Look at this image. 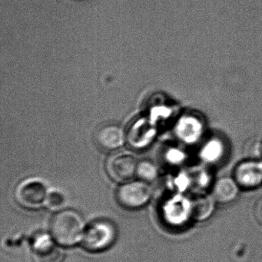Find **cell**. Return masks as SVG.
<instances>
[{
	"label": "cell",
	"instance_id": "cell-1",
	"mask_svg": "<svg viewBox=\"0 0 262 262\" xmlns=\"http://www.w3.org/2000/svg\"><path fill=\"white\" fill-rule=\"evenodd\" d=\"M85 222L74 210H62L56 213L50 223V233L61 246L70 247L82 242L85 234Z\"/></svg>",
	"mask_w": 262,
	"mask_h": 262
},
{
	"label": "cell",
	"instance_id": "cell-2",
	"mask_svg": "<svg viewBox=\"0 0 262 262\" xmlns=\"http://www.w3.org/2000/svg\"><path fill=\"white\" fill-rule=\"evenodd\" d=\"M116 236L114 224L106 219H99L86 227L82 245L90 251H103L114 243Z\"/></svg>",
	"mask_w": 262,
	"mask_h": 262
},
{
	"label": "cell",
	"instance_id": "cell-3",
	"mask_svg": "<svg viewBox=\"0 0 262 262\" xmlns=\"http://www.w3.org/2000/svg\"><path fill=\"white\" fill-rule=\"evenodd\" d=\"M48 186L40 178L32 177L22 181L15 190L18 203L29 209H37L46 205L48 196Z\"/></svg>",
	"mask_w": 262,
	"mask_h": 262
},
{
	"label": "cell",
	"instance_id": "cell-4",
	"mask_svg": "<svg viewBox=\"0 0 262 262\" xmlns=\"http://www.w3.org/2000/svg\"><path fill=\"white\" fill-rule=\"evenodd\" d=\"M152 194L151 186L143 181H133L118 188L116 198L122 206L130 209L141 208L148 203Z\"/></svg>",
	"mask_w": 262,
	"mask_h": 262
},
{
	"label": "cell",
	"instance_id": "cell-5",
	"mask_svg": "<svg viewBox=\"0 0 262 262\" xmlns=\"http://www.w3.org/2000/svg\"><path fill=\"white\" fill-rule=\"evenodd\" d=\"M137 167L136 159L126 153L112 155L105 164L108 176L118 182H127L131 179L137 171Z\"/></svg>",
	"mask_w": 262,
	"mask_h": 262
},
{
	"label": "cell",
	"instance_id": "cell-6",
	"mask_svg": "<svg viewBox=\"0 0 262 262\" xmlns=\"http://www.w3.org/2000/svg\"><path fill=\"white\" fill-rule=\"evenodd\" d=\"M52 236H38L33 242V249L37 262H62L65 252Z\"/></svg>",
	"mask_w": 262,
	"mask_h": 262
},
{
	"label": "cell",
	"instance_id": "cell-7",
	"mask_svg": "<svg viewBox=\"0 0 262 262\" xmlns=\"http://www.w3.org/2000/svg\"><path fill=\"white\" fill-rule=\"evenodd\" d=\"M234 180L243 188H252L262 183V162H246L237 165Z\"/></svg>",
	"mask_w": 262,
	"mask_h": 262
},
{
	"label": "cell",
	"instance_id": "cell-8",
	"mask_svg": "<svg viewBox=\"0 0 262 262\" xmlns=\"http://www.w3.org/2000/svg\"><path fill=\"white\" fill-rule=\"evenodd\" d=\"M98 144L104 149L113 150L122 146L125 142V134L120 127L107 125L96 135Z\"/></svg>",
	"mask_w": 262,
	"mask_h": 262
},
{
	"label": "cell",
	"instance_id": "cell-9",
	"mask_svg": "<svg viewBox=\"0 0 262 262\" xmlns=\"http://www.w3.org/2000/svg\"><path fill=\"white\" fill-rule=\"evenodd\" d=\"M166 208L168 219L174 224H181L188 217H191V205L190 200L177 196L171 199Z\"/></svg>",
	"mask_w": 262,
	"mask_h": 262
},
{
	"label": "cell",
	"instance_id": "cell-10",
	"mask_svg": "<svg viewBox=\"0 0 262 262\" xmlns=\"http://www.w3.org/2000/svg\"><path fill=\"white\" fill-rule=\"evenodd\" d=\"M237 185L235 180L229 178H222L214 184L211 196L214 200L222 203L231 202L235 199L238 192Z\"/></svg>",
	"mask_w": 262,
	"mask_h": 262
},
{
	"label": "cell",
	"instance_id": "cell-11",
	"mask_svg": "<svg viewBox=\"0 0 262 262\" xmlns=\"http://www.w3.org/2000/svg\"><path fill=\"white\" fill-rule=\"evenodd\" d=\"M203 126L199 119L194 117H185L178 125L177 133L179 138L187 143H193L202 136Z\"/></svg>",
	"mask_w": 262,
	"mask_h": 262
},
{
	"label": "cell",
	"instance_id": "cell-12",
	"mask_svg": "<svg viewBox=\"0 0 262 262\" xmlns=\"http://www.w3.org/2000/svg\"><path fill=\"white\" fill-rule=\"evenodd\" d=\"M212 196L205 194H199L190 200L191 217L198 221L205 220L211 215L214 209Z\"/></svg>",
	"mask_w": 262,
	"mask_h": 262
},
{
	"label": "cell",
	"instance_id": "cell-13",
	"mask_svg": "<svg viewBox=\"0 0 262 262\" xmlns=\"http://www.w3.org/2000/svg\"><path fill=\"white\" fill-rule=\"evenodd\" d=\"M223 147L219 141L211 140L202 148L201 156L207 162H214L222 155Z\"/></svg>",
	"mask_w": 262,
	"mask_h": 262
},
{
	"label": "cell",
	"instance_id": "cell-14",
	"mask_svg": "<svg viewBox=\"0 0 262 262\" xmlns=\"http://www.w3.org/2000/svg\"><path fill=\"white\" fill-rule=\"evenodd\" d=\"M67 203V198L62 191L54 190L49 192L46 205L52 210L62 208Z\"/></svg>",
	"mask_w": 262,
	"mask_h": 262
},
{
	"label": "cell",
	"instance_id": "cell-15",
	"mask_svg": "<svg viewBox=\"0 0 262 262\" xmlns=\"http://www.w3.org/2000/svg\"><path fill=\"white\" fill-rule=\"evenodd\" d=\"M136 173L144 180L152 181L157 177L158 171L151 162L144 161L138 165Z\"/></svg>",
	"mask_w": 262,
	"mask_h": 262
},
{
	"label": "cell",
	"instance_id": "cell-16",
	"mask_svg": "<svg viewBox=\"0 0 262 262\" xmlns=\"http://www.w3.org/2000/svg\"><path fill=\"white\" fill-rule=\"evenodd\" d=\"M254 214H255L256 219L257 222L262 225V198L257 201L254 209Z\"/></svg>",
	"mask_w": 262,
	"mask_h": 262
}]
</instances>
